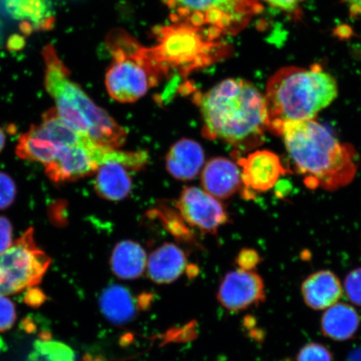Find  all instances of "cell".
<instances>
[{
    "label": "cell",
    "mask_w": 361,
    "mask_h": 361,
    "mask_svg": "<svg viewBox=\"0 0 361 361\" xmlns=\"http://www.w3.org/2000/svg\"><path fill=\"white\" fill-rule=\"evenodd\" d=\"M4 4L8 15L21 22L24 34L53 28L55 16L49 0H4Z\"/></svg>",
    "instance_id": "cell-17"
},
{
    "label": "cell",
    "mask_w": 361,
    "mask_h": 361,
    "mask_svg": "<svg viewBox=\"0 0 361 361\" xmlns=\"http://www.w3.org/2000/svg\"><path fill=\"white\" fill-rule=\"evenodd\" d=\"M157 43L149 47L153 60L165 78L170 74H190L223 60L230 48L222 39L183 22L158 27Z\"/></svg>",
    "instance_id": "cell-5"
},
{
    "label": "cell",
    "mask_w": 361,
    "mask_h": 361,
    "mask_svg": "<svg viewBox=\"0 0 361 361\" xmlns=\"http://www.w3.org/2000/svg\"><path fill=\"white\" fill-rule=\"evenodd\" d=\"M297 361H333L331 352L318 343H310L301 349Z\"/></svg>",
    "instance_id": "cell-23"
},
{
    "label": "cell",
    "mask_w": 361,
    "mask_h": 361,
    "mask_svg": "<svg viewBox=\"0 0 361 361\" xmlns=\"http://www.w3.org/2000/svg\"><path fill=\"white\" fill-rule=\"evenodd\" d=\"M13 227L11 221L0 216V255L13 245Z\"/></svg>",
    "instance_id": "cell-28"
},
{
    "label": "cell",
    "mask_w": 361,
    "mask_h": 361,
    "mask_svg": "<svg viewBox=\"0 0 361 361\" xmlns=\"http://www.w3.org/2000/svg\"><path fill=\"white\" fill-rule=\"evenodd\" d=\"M82 361H105L102 356H92L90 355H85Z\"/></svg>",
    "instance_id": "cell-33"
},
{
    "label": "cell",
    "mask_w": 361,
    "mask_h": 361,
    "mask_svg": "<svg viewBox=\"0 0 361 361\" xmlns=\"http://www.w3.org/2000/svg\"><path fill=\"white\" fill-rule=\"evenodd\" d=\"M17 188L13 180L0 171V210L10 207L16 200Z\"/></svg>",
    "instance_id": "cell-24"
},
{
    "label": "cell",
    "mask_w": 361,
    "mask_h": 361,
    "mask_svg": "<svg viewBox=\"0 0 361 361\" xmlns=\"http://www.w3.org/2000/svg\"><path fill=\"white\" fill-rule=\"evenodd\" d=\"M6 134H4V130L1 128H0V152L3 151L4 146H6Z\"/></svg>",
    "instance_id": "cell-32"
},
{
    "label": "cell",
    "mask_w": 361,
    "mask_h": 361,
    "mask_svg": "<svg viewBox=\"0 0 361 361\" xmlns=\"http://www.w3.org/2000/svg\"><path fill=\"white\" fill-rule=\"evenodd\" d=\"M360 322V316L353 307L336 304L324 314L322 329L324 335L332 340L344 341L355 336Z\"/></svg>",
    "instance_id": "cell-21"
},
{
    "label": "cell",
    "mask_w": 361,
    "mask_h": 361,
    "mask_svg": "<svg viewBox=\"0 0 361 361\" xmlns=\"http://www.w3.org/2000/svg\"><path fill=\"white\" fill-rule=\"evenodd\" d=\"M352 15L361 16V0H345Z\"/></svg>",
    "instance_id": "cell-30"
},
{
    "label": "cell",
    "mask_w": 361,
    "mask_h": 361,
    "mask_svg": "<svg viewBox=\"0 0 361 361\" xmlns=\"http://www.w3.org/2000/svg\"><path fill=\"white\" fill-rule=\"evenodd\" d=\"M264 300L263 279L255 271H231L225 275L219 288L218 300L230 311L243 310Z\"/></svg>",
    "instance_id": "cell-12"
},
{
    "label": "cell",
    "mask_w": 361,
    "mask_h": 361,
    "mask_svg": "<svg viewBox=\"0 0 361 361\" xmlns=\"http://www.w3.org/2000/svg\"><path fill=\"white\" fill-rule=\"evenodd\" d=\"M187 269L186 254L174 243H164L148 257V277L158 284H168L178 281Z\"/></svg>",
    "instance_id": "cell-16"
},
{
    "label": "cell",
    "mask_w": 361,
    "mask_h": 361,
    "mask_svg": "<svg viewBox=\"0 0 361 361\" xmlns=\"http://www.w3.org/2000/svg\"><path fill=\"white\" fill-rule=\"evenodd\" d=\"M148 257L140 243L121 241L115 246L110 259L113 274L123 281H133L145 273Z\"/></svg>",
    "instance_id": "cell-20"
},
{
    "label": "cell",
    "mask_w": 361,
    "mask_h": 361,
    "mask_svg": "<svg viewBox=\"0 0 361 361\" xmlns=\"http://www.w3.org/2000/svg\"><path fill=\"white\" fill-rule=\"evenodd\" d=\"M281 137L307 187L335 191L354 180L359 166L355 147L338 141L317 121H288Z\"/></svg>",
    "instance_id": "cell-2"
},
{
    "label": "cell",
    "mask_w": 361,
    "mask_h": 361,
    "mask_svg": "<svg viewBox=\"0 0 361 361\" xmlns=\"http://www.w3.org/2000/svg\"><path fill=\"white\" fill-rule=\"evenodd\" d=\"M147 162L148 154L145 151L126 152L110 148L94 173V192L105 200H126L133 190V180L128 171L141 170Z\"/></svg>",
    "instance_id": "cell-9"
},
{
    "label": "cell",
    "mask_w": 361,
    "mask_h": 361,
    "mask_svg": "<svg viewBox=\"0 0 361 361\" xmlns=\"http://www.w3.org/2000/svg\"><path fill=\"white\" fill-rule=\"evenodd\" d=\"M302 293L307 305L320 310L337 304L342 297L343 290L335 274L322 270L305 279L302 284Z\"/></svg>",
    "instance_id": "cell-19"
},
{
    "label": "cell",
    "mask_w": 361,
    "mask_h": 361,
    "mask_svg": "<svg viewBox=\"0 0 361 361\" xmlns=\"http://www.w3.org/2000/svg\"><path fill=\"white\" fill-rule=\"evenodd\" d=\"M203 190L218 200H227L243 187L242 173L238 165L228 158H212L201 173Z\"/></svg>",
    "instance_id": "cell-14"
},
{
    "label": "cell",
    "mask_w": 361,
    "mask_h": 361,
    "mask_svg": "<svg viewBox=\"0 0 361 361\" xmlns=\"http://www.w3.org/2000/svg\"><path fill=\"white\" fill-rule=\"evenodd\" d=\"M336 81L322 67H287L271 78L264 94L268 130L281 135L288 121L314 119L335 101Z\"/></svg>",
    "instance_id": "cell-4"
},
{
    "label": "cell",
    "mask_w": 361,
    "mask_h": 361,
    "mask_svg": "<svg viewBox=\"0 0 361 361\" xmlns=\"http://www.w3.org/2000/svg\"><path fill=\"white\" fill-rule=\"evenodd\" d=\"M241 166L243 194L250 198L255 192H264L272 189L281 176L287 173L281 158L269 150H257L239 158Z\"/></svg>",
    "instance_id": "cell-13"
},
{
    "label": "cell",
    "mask_w": 361,
    "mask_h": 361,
    "mask_svg": "<svg viewBox=\"0 0 361 361\" xmlns=\"http://www.w3.org/2000/svg\"><path fill=\"white\" fill-rule=\"evenodd\" d=\"M260 260L259 255L255 250L243 248L237 257L236 264L239 269L254 271Z\"/></svg>",
    "instance_id": "cell-27"
},
{
    "label": "cell",
    "mask_w": 361,
    "mask_h": 361,
    "mask_svg": "<svg viewBox=\"0 0 361 361\" xmlns=\"http://www.w3.org/2000/svg\"><path fill=\"white\" fill-rule=\"evenodd\" d=\"M16 310L15 304L7 297L0 295V332L8 331L15 324Z\"/></svg>",
    "instance_id": "cell-25"
},
{
    "label": "cell",
    "mask_w": 361,
    "mask_h": 361,
    "mask_svg": "<svg viewBox=\"0 0 361 361\" xmlns=\"http://www.w3.org/2000/svg\"><path fill=\"white\" fill-rule=\"evenodd\" d=\"M51 264V258L36 245L34 228L27 229L0 255V295L37 286Z\"/></svg>",
    "instance_id": "cell-8"
},
{
    "label": "cell",
    "mask_w": 361,
    "mask_h": 361,
    "mask_svg": "<svg viewBox=\"0 0 361 361\" xmlns=\"http://www.w3.org/2000/svg\"><path fill=\"white\" fill-rule=\"evenodd\" d=\"M42 56L44 87L55 102L61 118L98 145L114 149L123 147L128 139L126 130L71 80L70 71L59 58L56 49L47 45Z\"/></svg>",
    "instance_id": "cell-3"
},
{
    "label": "cell",
    "mask_w": 361,
    "mask_h": 361,
    "mask_svg": "<svg viewBox=\"0 0 361 361\" xmlns=\"http://www.w3.org/2000/svg\"><path fill=\"white\" fill-rule=\"evenodd\" d=\"M205 165L202 147L194 140L183 138L171 147L166 156V169L171 177L179 180H191Z\"/></svg>",
    "instance_id": "cell-15"
},
{
    "label": "cell",
    "mask_w": 361,
    "mask_h": 361,
    "mask_svg": "<svg viewBox=\"0 0 361 361\" xmlns=\"http://www.w3.org/2000/svg\"><path fill=\"white\" fill-rule=\"evenodd\" d=\"M347 361H361V346L350 352Z\"/></svg>",
    "instance_id": "cell-31"
},
{
    "label": "cell",
    "mask_w": 361,
    "mask_h": 361,
    "mask_svg": "<svg viewBox=\"0 0 361 361\" xmlns=\"http://www.w3.org/2000/svg\"><path fill=\"white\" fill-rule=\"evenodd\" d=\"M176 209L191 228L213 235L229 220L223 203L197 187L183 189L176 202Z\"/></svg>",
    "instance_id": "cell-11"
},
{
    "label": "cell",
    "mask_w": 361,
    "mask_h": 361,
    "mask_svg": "<svg viewBox=\"0 0 361 361\" xmlns=\"http://www.w3.org/2000/svg\"><path fill=\"white\" fill-rule=\"evenodd\" d=\"M149 300L135 298L128 288L120 284H112L107 287L100 298L102 313L110 322L124 324L132 322L138 310L143 308V304Z\"/></svg>",
    "instance_id": "cell-18"
},
{
    "label": "cell",
    "mask_w": 361,
    "mask_h": 361,
    "mask_svg": "<svg viewBox=\"0 0 361 361\" xmlns=\"http://www.w3.org/2000/svg\"><path fill=\"white\" fill-rule=\"evenodd\" d=\"M203 121L202 135L240 153L263 143L268 112L263 94L242 79H227L196 99Z\"/></svg>",
    "instance_id": "cell-1"
},
{
    "label": "cell",
    "mask_w": 361,
    "mask_h": 361,
    "mask_svg": "<svg viewBox=\"0 0 361 361\" xmlns=\"http://www.w3.org/2000/svg\"><path fill=\"white\" fill-rule=\"evenodd\" d=\"M171 21L183 22L216 38L238 34L261 12L260 0H162Z\"/></svg>",
    "instance_id": "cell-7"
},
{
    "label": "cell",
    "mask_w": 361,
    "mask_h": 361,
    "mask_svg": "<svg viewBox=\"0 0 361 361\" xmlns=\"http://www.w3.org/2000/svg\"><path fill=\"white\" fill-rule=\"evenodd\" d=\"M345 290L349 300L356 305L361 306V268L347 275Z\"/></svg>",
    "instance_id": "cell-26"
},
{
    "label": "cell",
    "mask_w": 361,
    "mask_h": 361,
    "mask_svg": "<svg viewBox=\"0 0 361 361\" xmlns=\"http://www.w3.org/2000/svg\"><path fill=\"white\" fill-rule=\"evenodd\" d=\"M33 358L42 357L44 361H75L74 351L63 343L47 337L35 341Z\"/></svg>",
    "instance_id": "cell-22"
},
{
    "label": "cell",
    "mask_w": 361,
    "mask_h": 361,
    "mask_svg": "<svg viewBox=\"0 0 361 361\" xmlns=\"http://www.w3.org/2000/svg\"><path fill=\"white\" fill-rule=\"evenodd\" d=\"M106 43L112 62L105 82L113 100L121 103L137 102L165 78L149 47H142L125 31L113 30L108 35Z\"/></svg>",
    "instance_id": "cell-6"
},
{
    "label": "cell",
    "mask_w": 361,
    "mask_h": 361,
    "mask_svg": "<svg viewBox=\"0 0 361 361\" xmlns=\"http://www.w3.org/2000/svg\"><path fill=\"white\" fill-rule=\"evenodd\" d=\"M269 6L288 13L295 12L304 0H263Z\"/></svg>",
    "instance_id": "cell-29"
},
{
    "label": "cell",
    "mask_w": 361,
    "mask_h": 361,
    "mask_svg": "<svg viewBox=\"0 0 361 361\" xmlns=\"http://www.w3.org/2000/svg\"><path fill=\"white\" fill-rule=\"evenodd\" d=\"M109 149L90 139L66 146L58 152L55 159L44 166L45 174L56 183L89 177L96 173Z\"/></svg>",
    "instance_id": "cell-10"
}]
</instances>
